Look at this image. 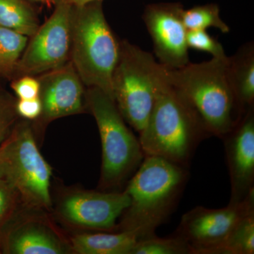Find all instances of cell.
Here are the masks:
<instances>
[{"label":"cell","instance_id":"1","mask_svg":"<svg viewBox=\"0 0 254 254\" xmlns=\"http://www.w3.org/2000/svg\"><path fill=\"white\" fill-rule=\"evenodd\" d=\"M227 58L190 63L179 68L163 66L165 79L193 112L208 137L222 138L247 112L241 108L230 83Z\"/></svg>","mask_w":254,"mask_h":254},{"label":"cell","instance_id":"2","mask_svg":"<svg viewBox=\"0 0 254 254\" xmlns=\"http://www.w3.org/2000/svg\"><path fill=\"white\" fill-rule=\"evenodd\" d=\"M189 168L155 156H145L128 180L130 205L113 232L136 234L138 240L155 235L178 205L187 182Z\"/></svg>","mask_w":254,"mask_h":254},{"label":"cell","instance_id":"3","mask_svg":"<svg viewBox=\"0 0 254 254\" xmlns=\"http://www.w3.org/2000/svg\"><path fill=\"white\" fill-rule=\"evenodd\" d=\"M208 138L194 114L165 79L160 64L154 105L138 138L145 156L189 168L197 147Z\"/></svg>","mask_w":254,"mask_h":254},{"label":"cell","instance_id":"4","mask_svg":"<svg viewBox=\"0 0 254 254\" xmlns=\"http://www.w3.org/2000/svg\"><path fill=\"white\" fill-rule=\"evenodd\" d=\"M120 44L105 18L103 1L72 7L70 61L85 86L113 98L112 78Z\"/></svg>","mask_w":254,"mask_h":254},{"label":"cell","instance_id":"5","mask_svg":"<svg viewBox=\"0 0 254 254\" xmlns=\"http://www.w3.org/2000/svg\"><path fill=\"white\" fill-rule=\"evenodd\" d=\"M86 104L94 117L102 145L100 187L122 186L133 176L145 158L139 139L127 127L115 100L104 91L88 88Z\"/></svg>","mask_w":254,"mask_h":254},{"label":"cell","instance_id":"6","mask_svg":"<svg viewBox=\"0 0 254 254\" xmlns=\"http://www.w3.org/2000/svg\"><path fill=\"white\" fill-rule=\"evenodd\" d=\"M160 64L151 53L127 41L112 78L113 98L124 120L141 133L153 108Z\"/></svg>","mask_w":254,"mask_h":254},{"label":"cell","instance_id":"7","mask_svg":"<svg viewBox=\"0 0 254 254\" xmlns=\"http://www.w3.org/2000/svg\"><path fill=\"white\" fill-rule=\"evenodd\" d=\"M0 176L28 205L46 209L51 206L52 168L40 153L27 124L16 127L0 146Z\"/></svg>","mask_w":254,"mask_h":254},{"label":"cell","instance_id":"8","mask_svg":"<svg viewBox=\"0 0 254 254\" xmlns=\"http://www.w3.org/2000/svg\"><path fill=\"white\" fill-rule=\"evenodd\" d=\"M72 6L56 3L53 14L31 36L14 71L18 76L41 75L70 61Z\"/></svg>","mask_w":254,"mask_h":254},{"label":"cell","instance_id":"9","mask_svg":"<svg viewBox=\"0 0 254 254\" xmlns=\"http://www.w3.org/2000/svg\"><path fill=\"white\" fill-rule=\"evenodd\" d=\"M254 208V190L237 204L210 209L197 206L182 215L174 235L190 245L192 254H210L221 245L240 218Z\"/></svg>","mask_w":254,"mask_h":254},{"label":"cell","instance_id":"10","mask_svg":"<svg viewBox=\"0 0 254 254\" xmlns=\"http://www.w3.org/2000/svg\"><path fill=\"white\" fill-rule=\"evenodd\" d=\"M184 9L180 3L160 2L148 4L143 11L155 55L159 63L168 68H181L190 63Z\"/></svg>","mask_w":254,"mask_h":254},{"label":"cell","instance_id":"11","mask_svg":"<svg viewBox=\"0 0 254 254\" xmlns=\"http://www.w3.org/2000/svg\"><path fill=\"white\" fill-rule=\"evenodd\" d=\"M221 139L231 185L229 203L237 204L254 190V108Z\"/></svg>","mask_w":254,"mask_h":254},{"label":"cell","instance_id":"12","mask_svg":"<svg viewBox=\"0 0 254 254\" xmlns=\"http://www.w3.org/2000/svg\"><path fill=\"white\" fill-rule=\"evenodd\" d=\"M129 205L130 197L125 190L82 191L64 198L61 214L73 225L113 232L117 220Z\"/></svg>","mask_w":254,"mask_h":254},{"label":"cell","instance_id":"13","mask_svg":"<svg viewBox=\"0 0 254 254\" xmlns=\"http://www.w3.org/2000/svg\"><path fill=\"white\" fill-rule=\"evenodd\" d=\"M42 118L46 122L81 113L86 102L84 84L71 61L38 78Z\"/></svg>","mask_w":254,"mask_h":254},{"label":"cell","instance_id":"14","mask_svg":"<svg viewBox=\"0 0 254 254\" xmlns=\"http://www.w3.org/2000/svg\"><path fill=\"white\" fill-rule=\"evenodd\" d=\"M232 88L244 112L254 108V45L249 42L227 58Z\"/></svg>","mask_w":254,"mask_h":254},{"label":"cell","instance_id":"15","mask_svg":"<svg viewBox=\"0 0 254 254\" xmlns=\"http://www.w3.org/2000/svg\"><path fill=\"white\" fill-rule=\"evenodd\" d=\"M138 241L132 232H109L76 235L71 245L79 254H131Z\"/></svg>","mask_w":254,"mask_h":254},{"label":"cell","instance_id":"16","mask_svg":"<svg viewBox=\"0 0 254 254\" xmlns=\"http://www.w3.org/2000/svg\"><path fill=\"white\" fill-rule=\"evenodd\" d=\"M8 252L14 254H60L64 250L59 240L46 229L21 227L9 237Z\"/></svg>","mask_w":254,"mask_h":254},{"label":"cell","instance_id":"17","mask_svg":"<svg viewBox=\"0 0 254 254\" xmlns=\"http://www.w3.org/2000/svg\"><path fill=\"white\" fill-rule=\"evenodd\" d=\"M0 26L31 37L39 28L36 11L25 0H0Z\"/></svg>","mask_w":254,"mask_h":254},{"label":"cell","instance_id":"18","mask_svg":"<svg viewBox=\"0 0 254 254\" xmlns=\"http://www.w3.org/2000/svg\"><path fill=\"white\" fill-rule=\"evenodd\" d=\"M254 254V208L245 214L226 240L210 254Z\"/></svg>","mask_w":254,"mask_h":254},{"label":"cell","instance_id":"19","mask_svg":"<svg viewBox=\"0 0 254 254\" xmlns=\"http://www.w3.org/2000/svg\"><path fill=\"white\" fill-rule=\"evenodd\" d=\"M184 24L187 31L204 30L209 28H218L223 33L230 31V28L220 17L218 4L198 5L189 9H184L182 13Z\"/></svg>","mask_w":254,"mask_h":254},{"label":"cell","instance_id":"20","mask_svg":"<svg viewBox=\"0 0 254 254\" xmlns=\"http://www.w3.org/2000/svg\"><path fill=\"white\" fill-rule=\"evenodd\" d=\"M28 37L9 28L0 26V73L14 72L22 55Z\"/></svg>","mask_w":254,"mask_h":254},{"label":"cell","instance_id":"21","mask_svg":"<svg viewBox=\"0 0 254 254\" xmlns=\"http://www.w3.org/2000/svg\"><path fill=\"white\" fill-rule=\"evenodd\" d=\"M131 254H192V251L185 240L176 235L160 238L155 235L138 240Z\"/></svg>","mask_w":254,"mask_h":254},{"label":"cell","instance_id":"22","mask_svg":"<svg viewBox=\"0 0 254 254\" xmlns=\"http://www.w3.org/2000/svg\"><path fill=\"white\" fill-rule=\"evenodd\" d=\"M187 43L189 49L205 52L214 58L227 57L221 43L204 30L187 31Z\"/></svg>","mask_w":254,"mask_h":254},{"label":"cell","instance_id":"23","mask_svg":"<svg viewBox=\"0 0 254 254\" xmlns=\"http://www.w3.org/2000/svg\"><path fill=\"white\" fill-rule=\"evenodd\" d=\"M18 195L14 187L0 176V231L12 212Z\"/></svg>","mask_w":254,"mask_h":254},{"label":"cell","instance_id":"24","mask_svg":"<svg viewBox=\"0 0 254 254\" xmlns=\"http://www.w3.org/2000/svg\"><path fill=\"white\" fill-rule=\"evenodd\" d=\"M11 88L18 99H31L39 96V81L33 76H18L11 83Z\"/></svg>","mask_w":254,"mask_h":254},{"label":"cell","instance_id":"25","mask_svg":"<svg viewBox=\"0 0 254 254\" xmlns=\"http://www.w3.org/2000/svg\"><path fill=\"white\" fill-rule=\"evenodd\" d=\"M15 113V105L10 104L9 101L0 95V146L9 136Z\"/></svg>","mask_w":254,"mask_h":254},{"label":"cell","instance_id":"26","mask_svg":"<svg viewBox=\"0 0 254 254\" xmlns=\"http://www.w3.org/2000/svg\"><path fill=\"white\" fill-rule=\"evenodd\" d=\"M15 110L19 116L26 120L41 118L42 104L39 97L31 99H18L15 104Z\"/></svg>","mask_w":254,"mask_h":254},{"label":"cell","instance_id":"27","mask_svg":"<svg viewBox=\"0 0 254 254\" xmlns=\"http://www.w3.org/2000/svg\"><path fill=\"white\" fill-rule=\"evenodd\" d=\"M95 1H103V0H54L55 4L56 3H63V4L69 5L72 7L83 6V5L89 4V3Z\"/></svg>","mask_w":254,"mask_h":254},{"label":"cell","instance_id":"28","mask_svg":"<svg viewBox=\"0 0 254 254\" xmlns=\"http://www.w3.org/2000/svg\"><path fill=\"white\" fill-rule=\"evenodd\" d=\"M34 1H43V2L48 3V2H49L50 0H34Z\"/></svg>","mask_w":254,"mask_h":254}]
</instances>
